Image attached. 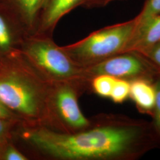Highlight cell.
<instances>
[{"label":"cell","instance_id":"obj_1","mask_svg":"<svg viewBox=\"0 0 160 160\" xmlns=\"http://www.w3.org/2000/svg\"><path fill=\"white\" fill-rule=\"evenodd\" d=\"M21 127L22 139L59 160H137L155 146L151 123L122 115L104 116L74 133L45 126Z\"/></svg>","mask_w":160,"mask_h":160},{"label":"cell","instance_id":"obj_2","mask_svg":"<svg viewBox=\"0 0 160 160\" xmlns=\"http://www.w3.org/2000/svg\"><path fill=\"white\" fill-rule=\"evenodd\" d=\"M52 84L20 52L0 59V103L17 115L22 126H45L53 129Z\"/></svg>","mask_w":160,"mask_h":160},{"label":"cell","instance_id":"obj_3","mask_svg":"<svg viewBox=\"0 0 160 160\" xmlns=\"http://www.w3.org/2000/svg\"><path fill=\"white\" fill-rule=\"evenodd\" d=\"M20 52L36 71L51 82L80 81L87 84L83 67L75 63L62 47L58 46L46 35H27Z\"/></svg>","mask_w":160,"mask_h":160},{"label":"cell","instance_id":"obj_4","mask_svg":"<svg viewBox=\"0 0 160 160\" xmlns=\"http://www.w3.org/2000/svg\"><path fill=\"white\" fill-rule=\"evenodd\" d=\"M138 23L137 17L96 31L74 44L62 47L75 62L86 67L124 52Z\"/></svg>","mask_w":160,"mask_h":160},{"label":"cell","instance_id":"obj_5","mask_svg":"<svg viewBox=\"0 0 160 160\" xmlns=\"http://www.w3.org/2000/svg\"><path fill=\"white\" fill-rule=\"evenodd\" d=\"M85 83L80 81L52 82L50 109L53 129L65 133L81 131L90 126L92 121L82 113L78 104V93Z\"/></svg>","mask_w":160,"mask_h":160},{"label":"cell","instance_id":"obj_6","mask_svg":"<svg viewBox=\"0 0 160 160\" xmlns=\"http://www.w3.org/2000/svg\"><path fill=\"white\" fill-rule=\"evenodd\" d=\"M83 74L86 83H90L92 78L100 75L130 82L143 80L154 82L160 76V69L142 55L126 52L83 67Z\"/></svg>","mask_w":160,"mask_h":160},{"label":"cell","instance_id":"obj_7","mask_svg":"<svg viewBox=\"0 0 160 160\" xmlns=\"http://www.w3.org/2000/svg\"><path fill=\"white\" fill-rule=\"evenodd\" d=\"M160 41V14L138 22L124 52H135L143 55Z\"/></svg>","mask_w":160,"mask_h":160},{"label":"cell","instance_id":"obj_8","mask_svg":"<svg viewBox=\"0 0 160 160\" xmlns=\"http://www.w3.org/2000/svg\"><path fill=\"white\" fill-rule=\"evenodd\" d=\"M18 25L0 10V59L18 54L24 38L28 35Z\"/></svg>","mask_w":160,"mask_h":160},{"label":"cell","instance_id":"obj_9","mask_svg":"<svg viewBox=\"0 0 160 160\" xmlns=\"http://www.w3.org/2000/svg\"><path fill=\"white\" fill-rule=\"evenodd\" d=\"M82 0H49L36 34H45L53 30L59 20Z\"/></svg>","mask_w":160,"mask_h":160},{"label":"cell","instance_id":"obj_10","mask_svg":"<svg viewBox=\"0 0 160 160\" xmlns=\"http://www.w3.org/2000/svg\"><path fill=\"white\" fill-rule=\"evenodd\" d=\"M129 97L141 112L152 115L155 102L154 82L143 80L132 81Z\"/></svg>","mask_w":160,"mask_h":160},{"label":"cell","instance_id":"obj_11","mask_svg":"<svg viewBox=\"0 0 160 160\" xmlns=\"http://www.w3.org/2000/svg\"><path fill=\"white\" fill-rule=\"evenodd\" d=\"M42 0H14L17 12L22 18V22L31 31L35 26L38 12L40 10Z\"/></svg>","mask_w":160,"mask_h":160},{"label":"cell","instance_id":"obj_12","mask_svg":"<svg viewBox=\"0 0 160 160\" xmlns=\"http://www.w3.org/2000/svg\"><path fill=\"white\" fill-rule=\"evenodd\" d=\"M116 80L109 75H100L92 78L90 84L93 91L98 96L110 98Z\"/></svg>","mask_w":160,"mask_h":160},{"label":"cell","instance_id":"obj_13","mask_svg":"<svg viewBox=\"0 0 160 160\" xmlns=\"http://www.w3.org/2000/svg\"><path fill=\"white\" fill-rule=\"evenodd\" d=\"M131 82L116 78L110 98L115 103L124 102L129 97Z\"/></svg>","mask_w":160,"mask_h":160},{"label":"cell","instance_id":"obj_14","mask_svg":"<svg viewBox=\"0 0 160 160\" xmlns=\"http://www.w3.org/2000/svg\"><path fill=\"white\" fill-rule=\"evenodd\" d=\"M160 14V0H145L143 7L137 16L141 22L149 17Z\"/></svg>","mask_w":160,"mask_h":160},{"label":"cell","instance_id":"obj_15","mask_svg":"<svg viewBox=\"0 0 160 160\" xmlns=\"http://www.w3.org/2000/svg\"><path fill=\"white\" fill-rule=\"evenodd\" d=\"M155 89V102L152 116V125L155 131L160 139V76L154 82Z\"/></svg>","mask_w":160,"mask_h":160},{"label":"cell","instance_id":"obj_16","mask_svg":"<svg viewBox=\"0 0 160 160\" xmlns=\"http://www.w3.org/2000/svg\"><path fill=\"white\" fill-rule=\"evenodd\" d=\"M21 125L19 121L0 118V141H11L15 128Z\"/></svg>","mask_w":160,"mask_h":160},{"label":"cell","instance_id":"obj_17","mask_svg":"<svg viewBox=\"0 0 160 160\" xmlns=\"http://www.w3.org/2000/svg\"><path fill=\"white\" fill-rule=\"evenodd\" d=\"M28 158L21 153L16 147L10 143H8L4 150L2 160H28Z\"/></svg>","mask_w":160,"mask_h":160},{"label":"cell","instance_id":"obj_18","mask_svg":"<svg viewBox=\"0 0 160 160\" xmlns=\"http://www.w3.org/2000/svg\"><path fill=\"white\" fill-rule=\"evenodd\" d=\"M160 69V41L142 55Z\"/></svg>","mask_w":160,"mask_h":160},{"label":"cell","instance_id":"obj_19","mask_svg":"<svg viewBox=\"0 0 160 160\" xmlns=\"http://www.w3.org/2000/svg\"><path fill=\"white\" fill-rule=\"evenodd\" d=\"M114 1L118 0H82L80 5L87 7H98L106 6Z\"/></svg>","mask_w":160,"mask_h":160},{"label":"cell","instance_id":"obj_20","mask_svg":"<svg viewBox=\"0 0 160 160\" xmlns=\"http://www.w3.org/2000/svg\"><path fill=\"white\" fill-rule=\"evenodd\" d=\"M0 118L10 119V120L19 121L22 123V121L19 119V118L17 116V115L12 113L1 103H0Z\"/></svg>","mask_w":160,"mask_h":160},{"label":"cell","instance_id":"obj_21","mask_svg":"<svg viewBox=\"0 0 160 160\" xmlns=\"http://www.w3.org/2000/svg\"><path fill=\"white\" fill-rule=\"evenodd\" d=\"M10 141H0V160H2V156L6 146Z\"/></svg>","mask_w":160,"mask_h":160},{"label":"cell","instance_id":"obj_22","mask_svg":"<svg viewBox=\"0 0 160 160\" xmlns=\"http://www.w3.org/2000/svg\"><path fill=\"white\" fill-rule=\"evenodd\" d=\"M49 0H42V6H41V8L45 9L46 6L48 5Z\"/></svg>","mask_w":160,"mask_h":160}]
</instances>
